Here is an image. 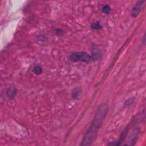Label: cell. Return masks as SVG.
Returning <instances> with one entry per match:
<instances>
[{
	"mask_svg": "<svg viewBox=\"0 0 146 146\" xmlns=\"http://www.w3.org/2000/svg\"><path fill=\"white\" fill-rule=\"evenodd\" d=\"M110 11H111V9H110V7H108V6L106 5L105 7H104V8H103V11H104V13H106V14L109 13Z\"/></svg>",
	"mask_w": 146,
	"mask_h": 146,
	"instance_id": "52a82bcc",
	"label": "cell"
},
{
	"mask_svg": "<svg viewBox=\"0 0 146 146\" xmlns=\"http://www.w3.org/2000/svg\"><path fill=\"white\" fill-rule=\"evenodd\" d=\"M91 56L84 52H78L73 54L71 56V59L74 61H85L88 62L91 60Z\"/></svg>",
	"mask_w": 146,
	"mask_h": 146,
	"instance_id": "7a4b0ae2",
	"label": "cell"
},
{
	"mask_svg": "<svg viewBox=\"0 0 146 146\" xmlns=\"http://www.w3.org/2000/svg\"><path fill=\"white\" fill-rule=\"evenodd\" d=\"M138 133H139V131L138 129H135L133 131L132 133L130 135L129 138H128V142H127V145H134L136 141L137 138H138Z\"/></svg>",
	"mask_w": 146,
	"mask_h": 146,
	"instance_id": "277c9868",
	"label": "cell"
},
{
	"mask_svg": "<svg viewBox=\"0 0 146 146\" xmlns=\"http://www.w3.org/2000/svg\"><path fill=\"white\" fill-rule=\"evenodd\" d=\"M16 94V91L14 89H9L7 92V95L9 97H14V95Z\"/></svg>",
	"mask_w": 146,
	"mask_h": 146,
	"instance_id": "5b68a950",
	"label": "cell"
},
{
	"mask_svg": "<svg viewBox=\"0 0 146 146\" xmlns=\"http://www.w3.org/2000/svg\"><path fill=\"white\" fill-rule=\"evenodd\" d=\"M41 68L40 66H36L34 67V71L36 74H40L41 73Z\"/></svg>",
	"mask_w": 146,
	"mask_h": 146,
	"instance_id": "8992f818",
	"label": "cell"
},
{
	"mask_svg": "<svg viewBox=\"0 0 146 146\" xmlns=\"http://www.w3.org/2000/svg\"><path fill=\"white\" fill-rule=\"evenodd\" d=\"M107 111H108V106L106 104H104L100 106L98 111L96 113V115L94 116L92 123H91V126L89 127L88 131L86 133V135L83 139L81 145H89L92 143L101 124L105 119Z\"/></svg>",
	"mask_w": 146,
	"mask_h": 146,
	"instance_id": "6da1fadb",
	"label": "cell"
},
{
	"mask_svg": "<svg viewBox=\"0 0 146 146\" xmlns=\"http://www.w3.org/2000/svg\"><path fill=\"white\" fill-rule=\"evenodd\" d=\"M146 3V0H138V2L135 5L132 10V17H137L139 14L141 13V10H142L143 7H144L145 4Z\"/></svg>",
	"mask_w": 146,
	"mask_h": 146,
	"instance_id": "3957f363",
	"label": "cell"
}]
</instances>
